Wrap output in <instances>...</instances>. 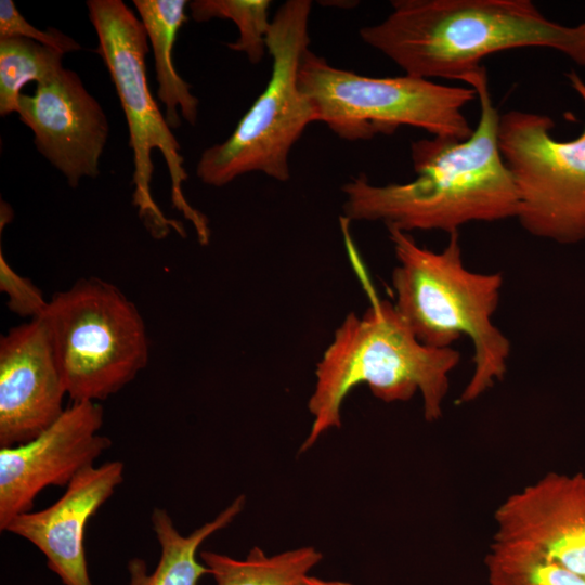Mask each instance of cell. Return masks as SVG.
<instances>
[{"label":"cell","instance_id":"1","mask_svg":"<svg viewBox=\"0 0 585 585\" xmlns=\"http://www.w3.org/2000/svg\"><path fill=\"white\" fill-rule=\"evenodd\" d=\"M474 89L480 118L464 141L432 136L411 144L417 178L407 183L376 185L365 174L342 186L343 217L379 221L404 232L448 234L470 222L516 218L517 191L498 147L499 115L489 89L485 68L461 76Z\"/></svg>","mask_w":585,"mask_h":585},{"label":"cell","instance_id":"2","mask_svg":"<svg viewBox=\"0 0 585 585\" xmlns=\"http://www.w3.org/2000/svg\"><path fill=\"white\" fill-rule=\"evenodd\" d=\"M391 8L360 36L406 75L458 80L491 54L531 47L585 66L582 25L554 22L530 0H393Z\"/></svg>","mask_w":585,"mask_h":585},{"label":"cell","instance_id":"3","mask_svg":"<svg viewBox=\"0 0 585 585\" xmlns=\"http://www.w3.org/2000/svg\"><path fill=\"white\" fill-rule=\"evenodd\" d=\"M459 361L460 353L453 347L439 349L418 340L390 301H373L361 316L349 313L316 365L308 401L313 420L299 453L341 427L342 403L360 384L386 403L408 401L419 393L425 419L437 421L443 415L450 375Z\"/></svg>","mask_w":585,"mask_h":585},{"label":"cell","instance_id":"4","mask_svg":"<svg viewBox=\"0 0 585 585\" xmlns=\"http://www.w3.org/2000/svg\"><path fill=\"white\" fill-rule=\"evenodd\" d=\"M396 265L392 272L394 307L422 343L452 348L461 336L473 347V369L457 402L478 400L507 370L510 341L493 323L503 287L500 273L468 269L459 232L441 251L419 246L413 236L387 226Z\"/></svg>","mask_w":585,"mask_h":585},{"label":"cell","instance_id":"5","mask_svg":"<svg viewBox=\"0 0 585 585\" xmlns=\"http://www.w3.org/2000/svg\"><path fill=\"white\" fill-rule=\"evenodd\" d=\"M87 8L98 37L96 51L110 75L128 125L134 167L132 203L139 217L156 239L165 238L171 231L185 236L183 225L168 218L152 195V152L157 148L169 171L172 206L195 229L198 242L207 245L208 219L187 202L182 190L188 176L181 146L148 89V38L141 20L121 0H88Z\"/></svg>","mask_w":585,"mask_h":585},{"label":"cell","instance_id":"6","mask_svg":"<svg viewBox=\"0 0 585 585\" xmlns=\"http://www.w3.org/2000/svg\"><path fill=\"white\" fill-rule=\"evenodd\" d=\"M298 82L316 121L344 140L392 134L402 126L460 141L473 132L463 112L477 98L469 86H448L406 74L364 76L335 67L310 50L301 58Z\"/></svg>","mask_w":585,"mask_h":585},{"label":"cell","instance_id":"7","mask_svg":"<svg viewBox=\"0 0 585 585\" xmlns=\"http://www.w3.org/2000/svg\"><path fill=\"white\" fill-rule=\"evenodd\" d=\"M311 9L309 0H288L276 11L266 37L270 80L231 135L202 153L196 174L203 183L221 187L249 172L281 182L290 178L289 153L307 126L316 121L298 82L310 44Z\"/></svg>","mask_w":585,"mask_h":585},{"label":"cell","instance_id":"8","mask_svg":"<svg viewBox=\"0 0 585 585\" xmlns=\"http://www.w3.org/2000/svg\"><path fill=\"white\" fill-rule=\"evenodd\" d=\"M41 317L73 403L107 399L131 382L148 362L142 315L106 281L80 278L55 292Z\"/></svg>","mask_w":585,"mask_h":585},{"label":"cell","instance_id":"9","mask_svg":"<svg viewBox=\"0 0 585 585\" xmlns=\"http://www.w3.org/2000/svg\"><path fill=\"white\" fill-rule=\"evenodd\" d=\"M568 78L585 104V82ZM554 120L511 109L499 115L498 147L512 178L517 219L531 235L558 244L585 240V125L568 141L557 140Z\"/></svg>","mask_w":585,"mask_h":585},{"label":"cell","instance_id":"10","mask_svg":"<svg viewBox=\"0 0 585 585\" xmlns=\"http://www.w3.org/2000/svg\"><path fill=\"white\" fill-rule=\"evenodd\" d=\"M103 417L99 402L72 403L35 439L0 447V531L32 510L42 490L66 487L110 447V439L99 433Z\"/></svg>","mask_w":585,"mask_h":585},{"label":"cell","instance_id":"11","mask_svg":"<svg viewBox=\"0 0 585 585\" xmlns=\"http://www.w3.org/2000/svg\"><path fill=\"white\" fill-rule=\"evenodd\" d=\"M17 114L35 135V145L72 187L96 178L109 135L101 104L67 68L37 83L34 94L22 93Z\"/></svg>","mask_w":585,"mask_h":585},{"label":"cell","instance_id":"12","mask_svg":"<svg viewBox=\"0 0 585 585\" xmlns=\"http://www.w3.org/2000/svg\"><path fill=\"white\" fill-rule=\"evenodd\" d=\"M493 544L521 548L585 576V474L549 472L494 514Z\"/></svg>","mask_w":585,"mask_h":585},{"label":"cell","instance_id":"13","mask_svg":"<svg viewBox=\"0 0 585 585\" xmlns=\"http://www.w3.org/2000/svg\"><path fill=\"white\" fill-rule=\"evenodd\" d=\"M65 384L44 320L20 324L0 338V447L26 443L65 411Z\"/></svg>","mask_w":585,"mask_h":585},{"label":"cell","instance_id":"14","mask_svg":"<svg viewBox=\"0 0 585 585\" xmlns=\"http://www.w3.org/2000/svg\"><path fill=\"white\" fill-rule=\"evenodd\" d=\"M123 470L119 460L87 467L52 505L18 515L4 532L34 544L64 585H92L84 550L86 525L122 483Z\"/></svg>","mask_w":585,"mask_h":585},{"label":"cell","instance_id":"15","mask_svg":"<svg viewBox=\"0 0 585 585\" xmlns=\"http://www.w3.org/2000/svg\"><path fill=\"white\" fill-rule=\"evenodd\" d=\"M245 495H238L212 520L204 523L188 535L181 534L164 508H154L151 515L153 531L160 547L155 570L150 574L146 562L133 558L128 562L129 585H198L209 574V569L197 560L199 546L209 536L226 528L244 509Z\"/></svg>","mask_w":585,"mask_h":585},{"label":"cell","instance_id":"16","mask_svg":"<svg viewBox=\"0 0 585 585\" xmlns=\"http://www.w3.org/2000/svg\"><path fill=\"white\" fill-rule=\"evenodd\" d=\"M155 61L158 100L166 106L165 118L170 129L181 126V117L192 126L198 116V99L191 86L176 70L172 49L182 25L187 21L185 0H133Z\"/></svg>","mask_w":585,"mask_h":585},{"label":"cell","instance_id":"17","mask_svg":"<svg viewBox=\"0 0 585 585\" xmlns=\"http://www.w3.org/2000/svg\"><path fill=\"white\" fill-rule=\"evenodd\" d=\"M199 559L217 585H299L323 554L302 546L270 556L255 546L244 559L209 550L200 551Z\"/></svg>","mask_w":585,"mask_h":585},{"label":"cell","instance_id":"18","mask_svg":"<svg viewBox=\"0 0 585 585\" xmlns=\"http://www.w3.org/2000/svg\"><path fill=\"white\" fill-rule=\"evenodd\" d=\"M62 58L61 52L29 39H0V115L17 113L23 87L58 74Z\"/></svg>","mask_w":585,"mask_h":585},{"label":"cell","instance_id":"19","mask_svg":"<svg viewBox=\"0 0 585 585\" xmlns=\"http://www.w3.org/2000/svg\"><path fill=\"white\" fill-rule=\"evenodd\" d=\"M269 0H195L188 2L195 22L212 18L231 20L237 26L238 38L227 47L247 55L252 64L259 63L266 51V37L271 27Z\"/></svg>","mask_w":585,"mask_h":585},{"label":"cell","instance_id":"20","mask_svg":"<svg viewBox=\"0 0 585 585\" xmlns=\"http://www.w3.org/2000/svg\"><path fill=\"white\" fill-rule=\"evenodd\" d=\"M484 563L490 585H585V576L521 548L492 543Z\"/></svg>","mask_w":585,"mask_h":585},{"label":"cell","instance_id":"21","mask_svg":"<svg viewBox=\"0 0 585 585\" xmlns=\"http://www.w3.org/2000/svg\"><path fill=\"white\" fill-rule=\"evenodd\" d=\"M2 38L29 39L50 47L63 55L81 49L76 40L57 29L40 30L32 26L20 13L12 0L0 1V39Z\"/></svg>","mask_w":585,"mask_h":585},{"label":"cell","instance_id":"22","mask_svg":"<svg viewBox=\"0 0 585 585\" xmlns=\"http://www.w3.org/2000/svg\"><path fill=\"white\" fill-rule=\"evenodd\" d=\"M0 289L9 297L8 307L14 313L36 318L47 310L42 292L27 278L18 275L6 262L0 249Z\"/></svg>","mask_w":585,"mask_h":585},{"label":"cell","instance_id":"23","mask_svg":"<svg viewBox=\"0 0 585 585\" xmlns=\"http://www.w3.org/2000/svg\"><path fill=\"white\" fill-rule=\"evenodd\" d=\"M299 585H354L346 581L323 580L320 577L307 575Z\"/></svg>","mask_w":585,"mask_h":585},{"label":"cell","instance_id":"24","mask_svg":"<svg viewBox=\"0 0 585 585\" xmlns=\"http://www.w3.org/2000/svg\"><path fill=\"white\" fill-rule=\"evenodd\" d=\"M582 25V28L584 30V34H585V22L581 24Z\"/></svg>","mask_w":585,"mask_h":585}]
</instances>
